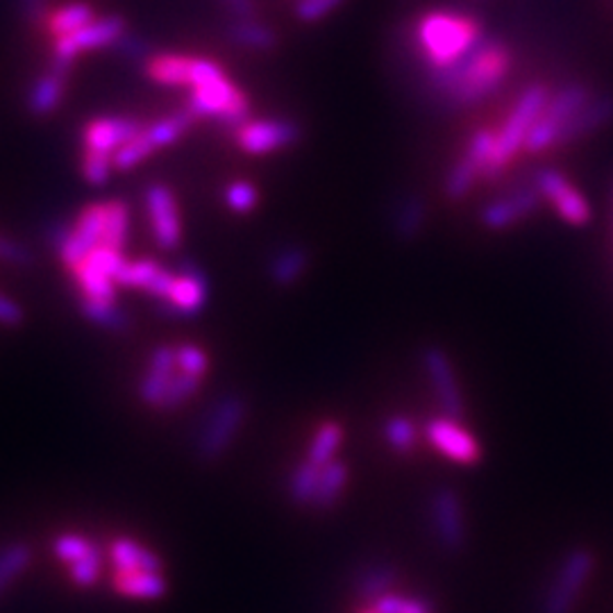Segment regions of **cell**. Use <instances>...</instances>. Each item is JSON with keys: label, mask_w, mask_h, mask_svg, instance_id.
Wrapping results in <instances>:
<instances>
[{"label": "cell", "mask_w": 613, "mask_h": 613, "mask_svg": "<svg viewBox=\"0 0 613 613\" xmlns=\"http://www.w3.org/2000/svg\"><path fill=\"white\" fill-rule=\"evenodd\" d=\"M245 418V403L239 395H225L217 403L207 416V423L198 439V454L205 462H211L225 452V448L232 443L236 429L241 427Z\"/></svg>", "instance_id": "cell-9"}, {"label": "cell", "mask_w": 613, "mask_h": 613, "mask_svg": "<svg viewBox=\"0 0 613 613\" xmlns=\"http://www.w3.org/2000/svg\"><path fill=\"white\" fill-rule=\"evenodd\" d=\"M209 298V280L205 270L194 262H182L180 270L175 273V285L164 300L162 314L169 319H192L198 316Z\"/></svg>", "instance_id": "cell-10"}, {"label": "cell", "mask_w": 613, "mask_h": 613, "mask_svg": "<svg viewBox=\"0 0 613 613\" xmlns=\"http://www.w3.org/2000/svg\"><path fill=\"white\" fill-rule=\"evenodd\" d=\"M130 234V209L126 203L120 200H107L105 203V236L103 245L112 251L123 253L128 243Z\"/></svg>", "instance_id": "cell-31"}, {"label": "cell", "mask_w": 613, "mask_h": 613, "mask_svg": "<svg viewBox=\"0 0 613 613\" xmlns=\"http://www.w3.org/2000/svg\"><path fill=\"white\" fill-rule=\"evenodd\" d=\"M511 67L509 50L484 33L452 65L429 71V84L454 109L484 103L500 89Z\"/></svg>", "instance_id": "cell-1"}, {"label": "cell", "mask_w": 613, "mask_h": 613, "mask_svg": "<svg viewBox=\"0 0 613 613\" xmlns=\"http://www.w3.org/2000/svg\"><path fill=\"white\" fill-rule=\"evenodd\" d=\"M184 107H187L192 114H196L198 118L213 116L223 128L236 132L248 123L251 116L248 99H245L228 78H221L200 89H192L187 105Z\"/></svg>", "instance_id": "cell-6"}, {"label": "cell", "mask_w": 613, "mask_h": 613, "mask_svg": "<svg viewBox=\"0 0 613 613\" xmlns=\"http://www.w3.org/2000/svg\"><path fill=\"white\" fill-rule=\"evenodd\" d=\"M196 118H198L196 114H192L187 107H182L175 114L143 128V132L150 139V143L160 150V148H166V146L175 143L184 132H187L194 126Z\"/></svg>", "instance_id": "cell-29"}, {"label": "cell", "mask_w": 613, "mask_h": 613, "mask_svg": "<svg viewBox=\"0 0 613 613\" xmlns=\"http://www.w3.org/2000/svg\"><path fill=\"white\" fill-rule=\"evenodd\" d=\"M146 76L166 86L192 89V57L180 55H152L146 61Z\"/></svg>", "instance_id": "cell-24"}, {"label": "cell", "mask_w": 613, "mask_h": 613, "mask_svg": "<svg viewBox=\"0 0 613 613\" xmlns=\"http://www.w3.org/2000/svg\"><path fill=\"white\" fill-rule=\"evenodd\" d=\"M69 73L71 71L61 69L50 61L48 71H44L27 91V99H25L27 112L33 114L35 118L50 116L61 105V101H65Z\"/></svg>", "instance_id": "cell-20"}, {"label": "cell", "mask_w": 613, "mask_h": 613, "mask_svg": "<svg viewBox=\"0 0 613 613\" xmlns=\"http://www.w3.org/2000/svg\"><path fill=\"white\" fill-rule=\"evenodd\" d=\"M348 479V469L342 462H334L323 466L321 471V482H319V490H316V505L321 507H329L346 486Z\"/></svg>", "instance_id": "cell-37"}, {"label": "cell", "mask_w": 613, "mask_h": 613, "mask_svg": "<svg viewBox=\"0 0 613 613\" xmlns=\"http://www.w3.org/2000/svg\"><path fill=\"white\" fill-rule=\"evenodd\" d=\"M109 557L120 572H160L162 568V562L155 552L146 550L130 539L114 541L109 547Z\"/></svg>", "instance_id": "cell-23"}, {"label": "cell", "mask_w": 613, "mask_h": 613, "mask_svg": "<svg viewBox=\"0 0 613 613\" xmlns=\"http://www.w3.org/2000/svg\"><path fill=\"white\" fill-rule=\"evenodd\" d=\"M116 285L126 287V289L143 291L150 298L164 302V300H169V296L173 291L175 273L166 270L164 266H160L158 262H152V259L126 262V266H123L120 273H118Z\"/></svg>", "instance_id": "cell-15"}, {"label": "cell", "mask_w": 613, "mask_h": 613, "mask_svg": "<svg viewBox=\"0 0 613 613\" xmlns=\"http://www.w3.org/2000/svg\"><path fill=\"white\" fill-rule=\"evenodd\" d=\"M482 35V27L475 19L464 14L435 12L420 19L418 42L427 55L429 69H443L462 57Z\"/></svg>", "instance_id": "cell-2"}, {"label": "cell", "mask_w": 613, "mask_h": 613, "mask_svg": "<svg viewBox=\"0 0 613 613\" xmlns=\"http://www.w3.org/2000/svg\"><path fill=\"white\" fill-rule=\"evenodd\" d=\"M175 357H177V368L182 373L196 375V378H203L207 373L209 359L198 346H180V348H175Z\"/></svg>", "instance_id": "cell-47"}, {"label": "cell", "mask_w": 613, "mask_h": 613, "mask_svg": "<svg viewBox=\"0 0 613 613\" xmlns=\"http://www.w3.org/2000/svg\"><path fill=\"white\" fill-rule=\"evenodd\" d=\"M593 570V555L589 550H572L564 559L557 581L547 591L543 613H570L581 587Z\"/></svg>", "instance_id": "cell-12"}, {"label": "cell", "mask_w": 613, "mask_h": 613, "mask_svg": "<svg viewBox=\"0 0 613 613\" xmlns=\"http://www.w3.org/2000/svg\"><path fill=\"white\" fill-rule=\"evenodd\" d=\"M611 120H613V96L611 94L593 96L575 116L568 118V123L557 137L555 148L570 146L575 141L587 139V137L595 135L598 130L606 128Z\"/></svg>", "instance_id": "cell-18"}, {"label": "cell", "mask_w": 613, "mask_h": 613, "mask_svg": "<svg viewBox=\"0 0 613 613\" xmlns=\"http://www.w3.org/2000/svg\"><path fill=\"white\" fill-rule=\"evenodd\" d=\"M228 37L232 44L253 50H273L278 46V35H275V30L255 19L234 21L228 27Z\"/></svg>", "instance_id": "cell-28"}, {"label": "cell", "mask_w": 613, "mask_h": 613, "mask_svg": "<svg viewBox=\"0 0 613 613\" xmlns=\"http://www.w3.org/2000/svg\"><path fill=\"white\" fill-rule=\"evenodd\" d=\"M33 562V550L27 543H10L0 550V595L8 591L12 581Z\"/></svg>", "instance_id": "cell-35"}, {"label": "cell", "mask_w": 613, "mask_h": 613, "mask_svg": "<svg viewBox=\"0 0 613 613\" xmlns=\"http://www.w3.org/2000/svg\"><path fill=\"white\" fill-rule=\"evenodd\" d=\"M405 604L407 600L397 598V595H382L375 604L378 613H405Z\"/></svg>", "instance_id": "cell-55"}, {"label": "cell", "mask_w": 613, "mask_h": 613, "mask_svg": "<svg viewBox=\"0 0 613 613\" xmlns=\"http://www.w3.org/2000/svg\"><path fill=\"white\" fill-rule=\"evenodd\" d=\"M175 366H177V357H175V348L171 346H160L150 355L148 371L139 384V397L146 405L150 407L164 405L166 391L171 386V380L175 378L173 375Z\"/></svg>", "instance_id": "cell-21"}, {"label": "cell", "mask_w": 613, "mask_h": 613, "mask_svg": "<svg viewBox=\"0 0 613 613\" xmlns=\"http://www.w3.org/2000/svg\"><path fill=\"white\" fill-rule=\"evenodd\" d=\"M591 99H593V94L587 84L572 82V84L562 86L557 94L550 96L545 109L541 112V116L536 118V123L525 139L523 150L530 152V155H536V152H545L550 148H555L557 137L568 123V118L575 116Z\"/></svg>", "instance_id": "cell-5"}, {"label": "cell", "mask_w": 613, "mask_h": 613, "mask_svg": "<svg viewBox=\"0 0 613 613\" xmlns=\"http://www.w3.org/2000/svg\"><path fill=\"white\" fill-rule=\"evenodd\" d=\"M479 175H482V169H479V164L473 160V158H469V155H464L462 160H459L452 169H450V173H448V177H446V196L452 200V203H459V200H464L469 194H471V189L475 187V182L479 180Z\"/></svg>", "instance_id": "cell-33"}, {"label": "cell", "mask_w": 613, "mask_h": 613, "mask_svg": "<svg viewBox=\"0 0 613 613\" xmlns=\"http://www.w3.org/2000/svg\"><path fill=\"white\" fill-rule=\"evenodd\" d=\"M391 581H393V570L375 568V570L368 572L366 577H361L359 593L363 598H378V595H382L391 587Z\"/></svg>", "instance_id": "cell-49"}, {"label": "cell", "mask_w": 613, "mask_h": 613, "mask_svg": "<svg viewBox=\"0 0 613 613\" xmlns=\"http://www.w3.org/2000/svg\"><path fill=\"white\" fill-rule=\"evenodd\" d=\"M25 321V312H23V307L12 300L10 296L5 293H0V325H5V327H21Z\"/></svg>", "instance_id": "cell-52"}, {"label": "cell", "mask_w": 613, "mask_h": 613, "mask_svg": "<svg viewBox=\"0 0 613 613\" xmlns=\"http://www.w3.org/2000/svg\"><path fill=\"white\" fill-rule=\"evenodd\" d=\"M225 205L234 211V213H248L257 207L259 203V194L253 187L251 182H232L230 187L225 189Z\"/></svg>", "instance_id": "cell-43"}, {"label": "cell", "mask_w": 613, "mask_h": 613, "mask_svg": "<svg viewBox=\"0 0 613 613\" xmlns=\"http://www.w3.org/2000/svg\"><path fill=\"white\" fill-rule=\"evenodd\" d=\"M543 196L539 194V189L534 187H525L520 189L507 198H498L494 203H488L482 213H479V221L484 228L488 230H505L516 225L518 221H523L539 209Z\"/></svg>", "instance_id": "cell-14"}, {"label": "cell", "mask_w": 613, "mask_h": 613, "mask_svg": "<svg viewBox=\"0 0 613 613\" xmlns=\"http://www.w3.org/2000/svg\"><path fill=\"white\" fill-rule=\"evenodd\" d=\"M114 171V160L112 155H103V152L84 150L82 158V177L91 184V187H103L109 182Z\"/></svg>", "instance_id": "cell-40"}, {"label": "cell", "mask_w": 613, "mask_h": 613, "mask_svg": "<svg viewBox=\"0 0 613 613\" xmlns=\"http://www.w3.org/2000/svg\"><path fill=\"white\" fill-rule=\"evenodd\" d=\"M550 89L545 84H532L528 86L523 94H520L518 103L513 105L511 114L507 116L502 130L498 132V143H496V155L490 160V164L484 169L482 177L494 182L502 175L505 166L518 155V150H523L525 139L532 130V126L536 123V118L541 116V112L545 109L547 101H550Z\"/></svg>", "instance_id": "cell-3"}, {"label": "cell", "mask_w": 613, "mask_h": 613, "mask_svg": "<svg viewBox=\"0 0 613 613\" xmlns=\"http://www.w3.org/2000/svg\"><path fill=\"white\" fill-rule=\"evenodd\" d=\"M534 187L547 200L555 211L559 213V219L566 221L568 225H587L591 221V205L589 200L581 196L579 189H575L568 182V177L557 171V169H541L534 177Z\"/></svg>", "instance_id": "cell-8"}, {"label": "cell", "mask_w": 613, "mask_h": 613, "mask_svg": "<svg viewBox=\"0 0 613 613\" xmlns=\"http://www.w3.org/2000/svg\"><path fill=\"white\" fill-rule=\"evenodd\" d=\"M0 262H8L14 266H30L35 262V257L23 243L0 234Z\"/></svg>", "instance_id": "cell-50"}, {"label": "cell", "mask_w": 613, "mask_h": 613, "mask_svg": "<svg viewBox=\"0 0 613 613\" xmlns=\"http://www.w3.org/2000/svg\"><path fill=\"white\" fill-rule=\"evenodd\" d=\"M76 285L82 291V298L99 300V302H116L118 291H116V280H112L109 275L96 270L94 266H89L86 262L78 264L73 270Z\"/></svg>", "instance_id": "cell-27"}, {"label": "cell", "mask_w": 613, "mask_h": 613, "mask_svg": "<svg viewBox=\"0 0 613 613\" xmlns=\"http://www.w3.org/2000/svg\"><path fill=\"white\" fill-rule=\"evenodd\" d=\"M141 132V126L135 118L126 116H105L94 118L84 128V150L103 152V155H112L123 146L128 143L132 137Z\"/></svg>", "instance_id": "cell-17"}, {"label": "cell", "mask_w": 613, "mask_h": 613, "mask_svg": "<svg viewBox=\"0 0 613 613\" xmlns=\"http://www.w3.org/2000/svg\"><path fill=\"white\" fill-rule=\"evenodd\" d=\"M146 209L152 228V239H155L162 251H175L182 241V225L175 196L166 184H150L146 189Z\"/></svg>", "instance_id": "cell-13"}, {"label": "cell", "mask_w": 613, "mask_h": 613, "mask_svg": "<svg viewBox=\"0 0 613 613\" xmlns=\"http://www.w3.org/2000/svg\"><path fill=\"white\" fill-rule=\"evenodd\" d=\"M342 427L336 425V423H325L321 429H319V435L310 448V462L316 464L319 469L327 466L329 464V459L332 454L336 452V448H339L342 443Z\"/></svg>", "instance_id": "cell-38"}, {"label": "cell", "mask_w": 613, "mask_h": 613, "mask_svg": "<svg viewBox=\"0 0 613 613\" xmlns=\"http://www.w3.org/2000/svg\"><path fill=\"white\" fill-rule=\"evenodd\" d=\"M405 613H429V609H427V604H423L420 600H407Z\"/></svg>", "instance_id": "cell-56"}, {"label": "cell", "mask_w": 613, "mask_h": 613, "mask_svg": "<svg viewBox=\"0 0 613 613\" xmlns=\"http://www.w3.org/2000/svg\"><path fill=\"white\" fill-rule=\"evenodd\" d=\"M200 380L203 378H196V375H187V373H182L177 378L171 380V386L166 391V397H164V409H175L180 405H184L189 401V397L198 391L200 386Z\"/></svg>", "instance_id": "cell-45"}, {"label": "cell", "mask_w": 613, "mask_h": 613, "mask_svg": "<svg viewBox=\"0 0 613 613\" xmlns=\"http://www.w3.org/2000/svg\"><path fill=\"white\" fill-rule=\"evenodd\" d=\"M94 547L91 545L84 536L80 534H59L55 541H53V552H55V557L61 559V562H67L69 566L80 562L84 555H89V550Z\"/></svg>", "instance_id": "cell-42"}, {"label": "cell", "mask_w": 613, "mask_h": 613, "mask_svg": "<svg viewBox=\"0 0 613 613\" xmlns=\"http://www.w3.org/2000/svg\"><path fill=\"white\" fill-rule=\"evenodd\" d=\"M103 568V559H101V550L94 545L89 550V555H84L80 562L71 564V579L76 581L78 587H94L99 581Z\"/></svg>", "instance_id": "cell-41"}, {"label": "cell", "mask_w": 613, "mask_h": 613, "mask_svg": "<svg viewBox=\"0 0 613 613\" xmlns=\"http://www.w3.org/2000/svg\"><path fill=\"white\" fill-rule=\"evenodd\" d=\"M319 482H321V469L312 462H307L302 466L296 469L293 477H291V498L296 502H310L316 498L319 490Z\"/></svg>", "instance_id": "cell-39"}, {"label": "cell", "mask_w": 613, "mask_h": 613, "mask_svg": "<svg viewBox=\"0 0 613 613\" xmlns=\"http://www.w3.org/2000/svg\"><path fill=\"white\" fill-rule=\"evenodd\" d=\"M361 613H378V611H375V609H373V611H361Z\"/></svg>", "instance_id": "cell-57"}, {"label": "cell", "mask_w": 613, "mask_h": 613, "mask_svg": "<svg viewBox=\"0 0 613 613\" xmlns=\"http://www.w3.org/2000/svg\"><path fill=\"white\" fill-rule=\"evenodd\" d=\"M152 152H158V148L150 143V139L146 137L143 128L137 137H132L128 143H123L116 152H114V171H132L135 166H139L143 160H148Z\"/></svg>", "instance_id": "cell-36"}, {"label": "cell", "mask_w": 613, "mask_h": 613, "mask_svg": "<svg viewBox=\"0 0 613 613\" xmlns=\"http://www.w3.org/2000/svg\"><path fill=\"white\" fill-rule=\"evenodd\" d=\"M223 3L236 16V21L255 19V3H253V0H223Z\"/></svg>", "instance_id": "cell-54"}, {"label": "cell", "mask_w": 613, "mask_h": 613, "mask_svg": "<svg viewBox=\"0 0 613 613\" xmlns=\"http://www.w3.org/2000/svg\"><path fill=\"white\" fill-rule=\"evenodd\" d=\"M435 520L437 530L446 547L459 550L464 545V520H462V505L452 490H441L435 498Z\"/></svg>", "instance_id": "cell-22"}, {"label": "cell", "mask_w": 613, "mask_h": 613, "mask_svg": "<svg viewBox=\"0 0 613 613\" xmlns=\"http://www.w3.org/2000/svg\"><path fill=\"white\" fill-rule=\"evenodd\" d=\"M112 585L120 595H126V598L158 600L166 593V579L160 572H120V570H116Z\"/></svg>", "instance_id": "cell-25"}, {"label": "cell", "mask_w": 613, "mask_h": 613, "mask_svg": "<svg viewBox=\"0 0 613 613\" xmlns=\"http://www.w3.org/2000/svg\"><path fill=\"white\" fill-rule=\"evenodd\" d=\"M19 10L27 23L42 25V23H46L48 0H19Z\"/></svg>", "instance_id": "cell-53"}, {"label": "cell", "mask_w": 613, "mask_h": 613, "mask_svg": "<svg viewBox=\"0 0 613 613\" xmlns=\"http://www.w3.org/2000/svg\"><path fill=\"white\" fill-rule=\"evenodd\" d=\"M427 437L443 454L459 464H477L479 462V446L477 441L448 418H437L427 425Z\"/></svg>", "instance_id": "cell-19"}, {"label": "cell", "mask_w": 613, "mask_h": 613, "mask_svg": "<svg viewBox=\"0 0 613 613\" xmlns=\"http://www.w3.org/2000/svg\"><path fill=\"white\" fill-rule=\"evenodd\" d=\"M94 21V10L86 3H71L67 8L57 10L50 19H48V30L55 39L67 37L71 33H78L80 27L89 25Z\"/></svg>", "instance_id": "cell-34"}, {"label": "cell", "mask_w": 613, "mask_h": 613, "mask_svg": "<svg viewBox=\"0 0 613 613\" xmlns=\"http://www.w3.org/2000/svg\"><path fill=\"white\" fill-rule=\"evenodd\" d=\"M300 137L302 130L296 120L268 118L245 123L236 132V143L243 152H248V155H268V152L296 146Z\"/></svg>", "instance_id": "cell-11"}, {"label": "cell", "mask_w": 613, "mask_h": 613, "mask_svg": "<svg viewBox=\"0 0 613 613\" xmlns=\"http://www.w3.org/2000/svg\"><path fill=\"white\" fill-rule=\"evenodd\" d=\"M427 223V203L420 196H407L401 205L395 209V219H393V230L395 234L412 241L414 236L420 234V230Z\"/></svg>", "instance_id": "cell-30"}, {"label": "cell", "mask_w": 613, "mask_h": 613, "mask_svg": "<svg viewBox=\"0 0 613 613\" xmlns=\"http://www.w3.org/2000/svg\"><path fill=\"white\" fill-rule=\"evenodd\" d=\"M123 35H126V21H123L120 16L109 14V16H103V19H94L89 25L80 27L78 33H71L67 37L55 39L50 61L61 69L71 71L73 61L80 53L114 46Z\"/></svg>", "instance_id": "cell-7"}, {"label": "cell", "mask_w": 613, "mask_h": 613, "mask_svg": "<svg viewBox=\"0 0 613 613\" xmlns=\"http://www.w3.org/2000/svg\"><path fill=\"white\" fill-rule=\"evenodd\" d=\"M307 266H310V253L302 245H287L270 259L268 275L278 287H291L302 278Z\"/></svg>", "instance_id": "cell-26"}, {"label": "cell", "mask_w": 613, "mask_h": 613, "mask_svg": "<svg viewBox=\"0 0 613 613\" xmlns=\"http://www.w3.org/2000/svg\"><path fill=\"white\" fill-rule=\"evenodd\" d=\"M384 435H386V441L395 448V450H401L405 452L412 443H414V425L412 420L403 418V416H395L391 418L386 425H384Z\"/></svg>", "instance_id": "cell-48"}, {"label": "cell", "mask_w": 613, "mask_h": 613, "mask_svg": "<svg viewBox=\"0 0 613 613\" xmlns=\"http://www.w3.org/2000/svg\"><path fill=\"white\" fill-rule=\"evenodd\" d=\"M105 236V203L86 205L73 225L55 223L48 230V241L59 255L61 264L73 270L82 264L99 245H103Z\"/></svg>", "instance_id": "cell-4"}, {"label": "cell", "mask_w": 613, "mask_h": 613, "mask_svg": "<svg viewBox=\"0 0 613 613\" xmlns=\"http://www.w3.org/2000/svg\"><path fill=\"white\" fill-rule=\"evenodd\" d=\"M80 312L91 323H96L109 332H126L130 327L128 314L123 312L116 302H99V300L80 298Z\"/></svg>", "instance_id": "cell-32"}, {"label": "cell", "mask_w": 613, "mask_h": 613, "mask_svg": "<svg viewBox=\"0 0 613 613\" xmlns=\"http://www.w3.org/2000/svg\"><path fill=\"white\" fill-rule=\"evenodd\" d=\"M423 366H425V371H427L429 380H432V386H435V391L439 395L441 409L450 418L462 416V412H464L462 393H459V386H456L454 371H452L448 355L441 348H437V346H427L423 350Z\"/></svg>", "instance_id": "cell-16"}, {"label": "cell", "mask_w": 613, "mask_h": 613, "mask_svg": "<svg viewBox=\"0 0 613 613\" xmlns=\"http://www.w3.org/2000/svg\"><path fill=\"white\" fill-rule=\"evenodd\" d=\"M346 0H298L296 16L302 23H319L334 10H339Z\"/></svg>", "instance_id": "cell-46"}, {"label": "cell", "mask_w": 613, "mask_h": 613, "mask_svg": "<svg viewBox=\"0 0 613 613\" xmlns=\"http://www.w3.org/2000/svg\"><path fill=\"white\" fill-rule=\"evenodd\" d=\"M114 48L123 55V57H128V59H132V61H148L150 57H152V50H150V46L143 42V39H139V37H135V35H123L116 44H114Z\"/></svg>", "instance_id": "cell-51"}, {"label": "cell", "mask_w": 613, "mask_h": 613, "mask_svg": "<svg viewBox=\"0 0 613 613\" xmlns=\"http://www.w3.org/2000/svg\"><path fill=\"white\" fill-rule=\"evenodd\" d=\"M496 143H498V135L496 132H490V130H477L471 141H469V148H466V155L473 158L482 173L484 169L490 164V160H494L496 155Z\"/></svg>", "instance_id": "cell-44"}]
</instances>
